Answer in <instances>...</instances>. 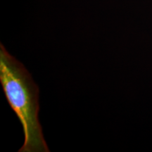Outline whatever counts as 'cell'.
I'll list each match as a JSON object with an SVG mask.
<instances>
[{
	"label": "cell",
	"instance_id": "cell-1",
	"mask_svg": "<svg viewBox=\"0 0 152 152\" xmlns=\"http://www.w3.org/2000/svg\"><path fill=\"white\" fill-rule=\"evenodd\" d=\"M0 83L24 132L19 152H49L39 118V90L23 65L0 45Z\"/></svg>",
	"mask_w": 152,
	"mask_h": 152
}]
</instances>
